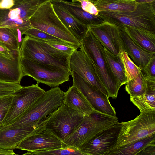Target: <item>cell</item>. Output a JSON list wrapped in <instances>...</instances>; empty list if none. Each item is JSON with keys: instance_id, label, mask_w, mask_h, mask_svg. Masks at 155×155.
I'll use <instances>...</instances> for the list:
<instances>
[{"instance_id": "6da1fadb", "label": "cell", "mask_w": 155, "mask_h": 155, "mask_svg": "<svg viewBox=\"0 0 155 155\" xmlns=\"http://www.w3.org/2000/svg\"><path fill=\"white\" fill-rule=\"evenodd\" d=\"M81 42L85 51L94 64L108 96L116 99L122 85L107 62L104 47L88 27Z\"/></svg>"}, {"instance_id": "7a4b0ae2", "label": "cell", "mask_w": 155, "mask_h": 155, "mask_svg": "<svg viewBox=\"0 0 155 155\" xmlns=\"http://www.w3.org/2000/svg\"><path fill=\"white\" fill-rule=\"evenodd\" d=\"M99 15L104 21L120 28L127 26L155 33V0L149 3H137L133 11L126 12L100 11Z\"/></svg>"}, {"instance_id": "3957f363", "label": "cell", "mask_w": 155, "mask_h": 155, "mask_svg": "<svg viewBox=\"0 0 155 155\" xmlns=\"http://www.w3.org/2000/svg\"><path fill=\"white\" fill-rule=\"evenodd\" d=\"M32 27L79 48L81 42L64 25L55 12L50 0H45L29 19Z\"/></svg>"}, {"instance_id": "277c9868", "label": "cell", "mask_w": 155, "mask_h": 155, "mask_svg": "<svg viewBox=\"0 0 155 155\" xmlns=\"http://www.w3.org/2000/svg\"><path fill=\"white\" fill-rule=\"evenodd\" d=\"M64 92L58 87L45 91L18 119L4 128H19L35 124L44 120L63 104Z\"/></svg>"}, {"instance_id": "5b68a950", "label": "cell", "mask_w": 155, "mask_h": 155, "mask_svg": "<svg viewBox=\"0 0 155 155\" xmlns=\"http://www.w3.org/2000/svg\"><path fill=\"white\" fill-rule=\"evenodd\" d=\"M118 122L116 116L94 110L89 116L85 115L83 122L75 130L63 141L64 147H71L78 148L98 133Z\"/></svg>"}, {"instance_id": "8992f818", "label": "cell", "mask_w": 155, "mask_h": 155, "mask_svg": "<svg viewBox=\"0 0 155 155\" xmlns=\"http://www.w3.org/2000/svg\"><path fill=\"white\" fill-rule=\"evenodd\" d=\"M45 0H14L10 9H0V28L17 30L22 36L32 27L29 19Z\"/></svg>"}, {"instance_id": "52a82bcc", "label": "cell", "mask_w": 155, "mask_h": 155, "mask_svg": "<svg viewBox=\"0 0 155 155\" xmlns=\"http://www.w3.org/2000/svg\"><path fill=\"white\" fill-rule=\"evenodd\" d=\"M120 123L121 128L116 144L113 149L121 147L155 134V110L140 112L135 119Z\"/></svg>"}, {"instance_id": "ba28073f", "label": "cell", "mask_w": 155, "mask_h": 155, "mask_svg": "<svg viewBox=\"0 0 155 155\" xmlns=\"http://www.w3.org/2000/svg\"><path fill=\"white\" fill-rule=\"evenodd\" d=\"M85 115L63 104L48 116L45 129L63 142L81 123Z\"/></svg>"}, {"instance_id": "9c48e42d", "label": "cell", "mask_w": 155, "mask_h": 155, "mask_svg": "<svg viewBox=\"0 0 155 155\" xmlns=\"http://www.w3.org/2000/svg\"><path fill=\"white\" fill-rule=\"evenodd\" d=\"M21 64L23 77L30 76L37 83L45 84L51 88L69 81L71 75L68 69L40 64L21 58Z\"/></svg>"}, {"instance_id": "30bf717a", "label": "cell", "mask_w": 155, "mask_h": 155, "mask_svg": "<svg viewBox=\"0 0 155 155\" xmlns=\"http://www.w3.org/2000/svg\"><path fill=\"white\" fill-rule=\"evenodd\" d=\"M45 92L39 86L38 83L29 86H22L15 91L12 94L13 99L10 107L1 127L15 122Z\"/></svg>"}, {"instance_id": "8fae6325", "label": "cell", "mask_w": 155, "mask_h": 155, "mask_svg": "<svg viewBox=\"0 0 155 155\" xmlns=\"http://www.w3.org/2000/svg\"><path fill=\"white\" fill-rule=\"evenodd\" d=\"M79 48V50L73 52L66 61L70 72L76 73L104 94L108 96V92L92 61L81 45Z\"/></svg>"}, {"instance_id": "7c38bea8", "label": "cell", "mask_w": 155, "mask_h": 155, "mask_svg": "<svg viewBox=\"0 0 155 155\" xmlns=\"http://www.w3.org/2000/svg\"><path fill=\"white\" fill-rule=\"evenodd\" d=\"M73 85L76 87L87 100L94 110L110 116H116L114 108L106 96L77 74L71 72Z\"/></svg>"}, {"instance_id": "4fadbf2b", "label": "cell", "mask_w": 155, "mask_h": 155, "mask_svg": "<svg viewBox=\"0 0 155 155\" xmlns=\"http://www.w3.org/2000/svg\"><path fill=\"white\" fill-rule=\"evenodd\" d=\"M121 125L118 122L99 132L78 149L87 155H106L116 146Z\"/></svg>"}, {"instance_id": "5bb4252c", "label": "cell", "mask_w": 155, "mask_h": 155, "mask_svg": "<svg viewBox=\"0 0 155 155\" xmlns=\"http://www.w3.org/2000/svg\"><path fill=\"white\" fill-rule=\"evenodd\" d=\"M20 54L22 58L40 64L68 69L66 61L54 58L47 52L36 40L27 35L23 38Z\"/></svg>"}, {"instance_id": "9a60e30c", "label": "cell", "mask_w": 155, "mask_h": 155, "mask_svg": "<svg viewBox=\"0 0 155 155\" xmlns=\"http://www.w3.org/2000/svg\"><path fill=\"white\" fill-rule=\"evenodd\" d=\"M87 27L103 46L112 54L118 55L124 51L120 27L105 21L101 24Z\"/></svg>"}, {"instance_id": "2e32d148", "label": "cell", "mask_w": 155, "mask_h": 155, "mask_svg": "<svg viewBox=\"0 0 155 155\" xmlns=\"http://www.w3.org/2000/svg\"><path fill=\"white\" fill-rule=\"evenodd\" d=\"M48 117L37 123L19 128H0V148L13 150L25 138L45 129Z\"/></svg>"}, {"instance_id": "e0dca14e", "label": "cell", "mask_w": 155, "mask_h": 155, "mask_svg": "<svg viewBox=\"0 0 155 155\" xmlns=\"http://www.w3.org/2000/svg\"><path fill=\"white\" fill-rule=\"evenodd\" d=\"M64 147L63 142L44 129L27 137L16 148L27 151H46Z\"/></svg>"}, {"instance_id": "ac0fdd59", "label": "cell", "mask_w": 155, "mask_h": 155, "mask_svg": "<svg viewBox=\"0 0 155 155\" xmlns=\"http://www.w3.org/2000/svg\"><path fill=\"white\" fill-rule=\"evenodd\" d=\"M61 21L73 35L81 42L88 27L77 20L69 12L62 0H50Z\"/></svg>"}, {"instance_id": "d6986e66", "label": "cell", "mask_w": 155, "mask_h": 155, "mask_svg": "<svg viewBox=\"0 0 155 155\" xmlns=\"http://www.w3.org/2000/svg\"><path fill=\"white\" fill-rule=\"evenodd\" d=\"M21 59L20 53L14 59L0 55V81L20 84L23 77Z\"/></svg>"}, {"instance_id": "ffe728a7", "label": "cell", "mask_w": 155, "mask_h": 155, "mask_svg": "<svg viewBox=\"0 0 155 155\" xmlns=\"http://www.w3.org/2000/svg\"><path fill=\"white\" fill-rule=\"evenodd\" d=\"M120 35L124 51L131 58L133 62L142 69L148 62L152 54L141 48L131 39L123 28H121Z\"/></svg>"}, {"instance_id": "44dd1931", "label": "cell", "mask_w": 155, "mask_h": 155, "mask_svg": "<svg viewBox=\"0 0 155 155\" xmlns=\"http://www.w3.org/2000/svg\"><path fill=\"white\" fill-rule=\"evenodd\" d=\"M63 104L85 115L89 116L94 110L83 94L73 85L64 92Z\"/></svg>"}, {"instance_id": "7402d4cb", "label": "cell", "mask_w": 155, "mask_h": 155, "mask_svg": "<svg viewBox=\"0 0 155 155\" xmlns=\"http://www.w3.org/2000/svg\"><path fill=\"white\" fill-rule=\"evenodd\" d=\"M122 28L138 46L152 54H155V33L127 26Z\"/></svg>"}, {"instance_id": "603a6c76", "label": "cell", "mask_w": 155, "mask_h": 155, "mask_svg": "<svg viewBox=\"0 0 155 155\" xmlns=\"http://www.w3.org/2000/svg\"><path fill=\"white\" fill-rule=\"evenodd\" d=\"M145 92L138 97H130V101L140 112L155 110V77H146Z\"/></svg>"}, {"instance_id": "cb8c5ba5", "label": "cell", "mask_w": 155, "mask_h": 155, "mask_svg": "<svg viewBox=\"0 0 155 155\" xmlns=\"http://www.w3.org/2000/svg\"><path fill=\"white\" fill-rule=\"evenodd\" d=\"M35 40L51 55L58 59L66 62L72 53L79 48L65 42H54Z\"/></svg>"}, {"instance_id": "d4e9b609", "label": "cell", "mask_w": 155, "mask_h": 155, "mask_svg": "<svg viewBox=\"0 0 155 155\" xmlns=\"http://www.w3.org/2000/svg\"><path fill=\"white\" fill-rule=\"evenodd\" d=\"M67 8L71 14L82 25L88 27L97 25L104 21L99 15L95 16L82 10L80 7L78 0L71 1H64Z\"/></svg>"}, {"instance_id": "484cf974", "label": "cell", "mask_w": 155, "mask_h": 155, "mask_svg": "<svg viewBox=\"0 0 155 155\" xmlns=\"http://www.w3.org/2000/svg\"><path fill=\"white\" fill-rule=\"evenodd\" d=\"M100 11L126 12L134 11L137 3L136 0H91Z\"/></svg>"}, {"instance_id": "4316f807", "label": "cell", "mask_w": 155, "mask_h": 155, "mask_svg": "<svg viewBox=\"0 0 155 155\" xmlns=\"http://www.w3.org/2000/svg\"><path fill=\"white\" fill-rule=\"evenodd\" d=\"M155 144V134L120 147L111 150L106 155H137L147 147Z\"/></svg>"}, {"instance_id": "83f0119b", "label": "cell", "mask_w": 155, "mask_h": 155, "mask_svg": "<svg viewBox=\"0 0 155 155\" xmlns=\"http://www.w3.org/2000/svg\"><path fill=\"white\" fill-rule=\"evenodd\" d=\"M22 36L16 30L0 28V41L11 51L19 54Z\"/></svg>"}, {"instance_id": "f1b7e54d", "label": "cell", "mask_w": 155, "mask_h": 155, "mask_svg": "<svg viewBox=\"0 0 155 155\" xmlns=\"http://www.w3.org/2000/svg\"><path fill=\"white\" fill-rule=\"evenodd\" d=\"M104 48L107 62L113 73L122 85L126 84L127 80L119 54L114 55Z\"/></svg>"}, {"instance_id": "f546056e", "label": "cell", "mask_w": 155, "mask_h": 155, "mask_svg": "<svg viewBox=\"0 0 155 155\" xmlns=\"http://www.w3.org/2000/svg\"><path fill=\"white\" fill-rule=\"evenodd\" d=\"M146 87V77L141 71L135 77L128 80L125 90L130 97L140 96L144 93Z\"/></svg>"}, {"instance_id": "4dcf8cb0", "label": "cell", "mask_w": 155, "mask_h": 155, "mask_svg": "<svg viewBox=\"0 0 155 155\" xmlns=\"http://www.w3.org/2000/svg\"><path fill=\"white\" fill-rule=\"evenodd\" d=\"M120 56L123 63L127 81L137 75L141 69L137 66L124 51L121 52Z\"/></svg>"}, {"instance_id": "1f68e13d", "label": "cell", "mask_w": 155, "mask_h": 155, "mask_svg": "<svg viewBox=\"0 0 155 155\" xmlns=\"http://www.w3.org/2000/svg\"><path fill=\"white\" fill-rule=\"evenodd\" d=\"M38 155H87L78 148L74 147H66L46 151H30Z\"/></svg>"}, {"instance_id": "d6a6232c", "label": "cell", "mask_w": 155, "mask_h": 155, "mask_svg": "<svg viewBox=\"0 0 155 155\" xmlns=\"http://www.w3.org/2000/svg\"><path fill=\"white\" fill-rule=\"evenodd\" d=\"M24 35L37 40L54 42H65L56 37L34 27L28 30Z\"/></svg>"}, {"instance_id": "836d02e7", "label": "cell", "mask_w": 155, "mask_h": 155, "mask_svg": "<svg viewBox=\"0 0 155 155\" xmlns=\"http://www.w3.org/2000/svg\"><path fill=\"white\" fill-rule=\"evenodd\" d=\"M13 97L12 95L0 97V127L8 111Z\"/></svg>"}, {"instance_id": "e575fe53", "label": "cell", "mask_w": 155, "mask_h": 155, "mask_svg": "<svg viewBox=\"0 0 155 155\" xmlns=\"http://www.w3.org/2000/svg\"><path fill=\"white\" fill-rule=\"evenodd\" d=\"M141 72L146 77H155V54L152 55L147 64L141 69Z\"/></svg>"}, {"instance_id": "d590c367", "label": "cell", "mask_w": 155, "mask_h": 155, "mask_svg": "<svg viewBox=\"0 0 155 155\" xmlns=\"http://www.w3.org/2000/svg\"><path fill=\"white\" fill-rule=\"evenodd\" d=\"M81 9L84 11L95 16L99 15L100 11L91 0H78Z\"/></svg>"}, {"instance_id": "8d00e7d4", "label": "cell", "mask_w": 155, "mask_h": 155, "mask_svg": "<svg viewBox=\"0 0 155 155\" xmlns=\"http://www.w3.org/2000/svg\"><path fill=\"white\" fill-rule=\"evenodd\" d=\"M20 53L17 54L11 51L2 42L0 41V56L9 59H14Z\"/></svg>"}, {"instance_id": "74e56055", "label": "cell", "mask_w": 155, "mask_h": 155, "mask_svg": "<svg viewBox=\"0 0 155 155\" xmlns=\"http://www.w3.org/2000/svg\"><path fill=\"white\" fill-rule=\"evenodd\" d=\"M137 155H155V144L145 148Z\"/></svg>"}, {"instance_id": "f35d334b", "label": "cell", "mask_w": 155, "mask_h": 155, "mask_svg": "<svg viewBox=\"0 0 155 155\" xmlns=\"http://www.w3.org/2000/svg\"><path fill=\"white\" fill-rule=\"evenodd\" d=\"M14 3V0H0V9H10L13 6Z\"/></svg>"}, {"instance_id": "ab89813d", "label": "cell", "mask_w": 155, "mask_h": 155, "mask_svg": "<svg viewBox=\"0 0 155 155\" xmlns=\"http://www.w3.org/2000/svg\"><path fill=\"white\" fill-rule=\"evenodd\" d=\"M15 92L12 91L5 90L4 85L2 82L0 81V97L12 95Z\"/></svg>"}, {"instance_id": "60d3db41", "label": "cell", "mask_w": 155, "mask_h": 155, "mask_svg": "<svg viewBox=\"0 0 155 155\" xmlns=\"http://www.w3.org/2000/svg\"><path fill=\"white\" fill-rule=\"evenodd\" d=\"M15 154L13 150L0 148V155H15Z\"/></svg>"}, {"instance_id": "b9f144b4", "label": "cell", "mask_w": 155, "mask_h": 155, "mask_svg": "<svg viewBox=\"0 0 155 155\" xmlns=\"http://www.w3.org/2000/svg\"><path fill=\"white\" fill-rule=\"evenodd\" d=\"M154 0H136L137 2L140 3H147L153 2Z\"/></svg>"}, {"instance_id": "7bdbcfd3", "label": "cell", "mask_w": 155, "mask_h": 155, "mask_svg": "<svg viewBox=\"0 0 155 155\" xmlns=\"http://www.w3.org/2000/svg\"><path fill=\"white\" fill-rule=\"evenodd\" d=\"M15 155H38L37 154H36L34 153H31L30 151H27V152L24 154H15Z\"/></svg>"}]
</instances>
